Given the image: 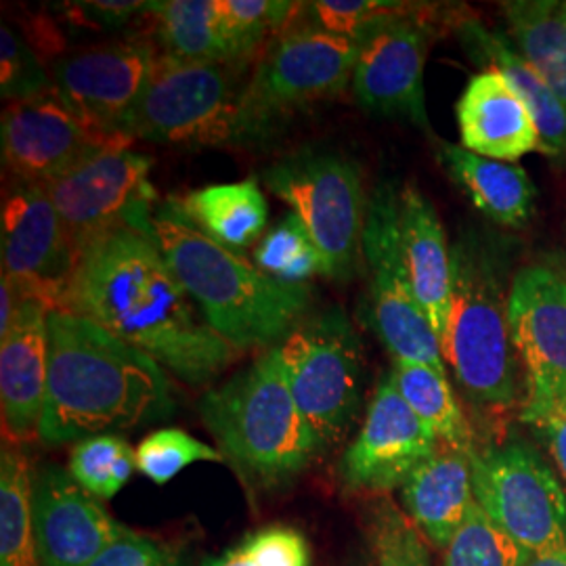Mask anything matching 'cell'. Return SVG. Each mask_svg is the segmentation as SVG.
I'll return each instance as SVG.
<instances>
[{
    "instance_id": "3",
    "label": "cell",
    "mask_w": 566,
    "mask_h": 566,
    "mask_svg": "<svg viewBox=\"0 0 566 566\" xmlns=\"http://www.w3.org/2000/svg\"><path fill=\"white\" fill-rule=\"evenodd\" d=\"M151 235L203 322L242 355L280 346L306 317L308 285L277 282L210 240L175 198L151 212Z\"/></svg>"
},
{
    "instance_id": "16",
    "label": "cell",
    "mask_w": 566,
    "mask_h": 566,
    "mask_svg": "<svg viewBox=\"0 0 566 566\" xmlns=\"http://www.w3.org/2000/svg\"><path fill=\"white\" fill-rule=\"evenodd\" d=\"M441 449V441L405 403L390 374L378 385L364 424L340 460V481L355 491H392Z\"/></svg>"
},
{
    "instance_id": "6",
    "label": "cell",
    "mask_w": 566,
    "mask_h": 566,
    "mask_svg": "<svg viewBox=\"0 0 566 566\" xmlns=\"http://www.w3.org/2000/svg\"><path fill=\"white\" fill-rule=\"evenodd\" d=\"M235 63L160 57L122 137L172 147H256L266 139L252 120Z\"/></svg>"
},
{
    "instance_id": "17",
    "label": "cell",
    "mask_w": 566,
    "mask_h": 566,
    "mask_svg": "<svg viewBox=\"0 0 566 566\" xmlns=\"http://www.w3.org/2000/svg\"><path fill=\"white\" fill-rule=\"evenodd\" d=\"M122 142L128 139L105 137L84 124L57 91L9 103L0 120L2 164L18 181L49 185L93 151Z\"/></svg>"
},
{
    "instance_id": "45",
    "label": "cell",
    "mask_w": 566,
    "mask_h": 566,
    "mask_svg": "<svg viewBox=\"0 0 566 566\" xmlns=\"http://www.w3.org/2000/svg\"><path fill=\"white\" fill-rule=\"evenodd\" d=\"M525 566H566V549L565 552H549V554L528 556Z\"/></svg>"
},
{
    "instance_id": "30",
    "label": "cell",
    "mask_w": 566,
    "mask_h": 566,
    "mask_svg": "<svg viewBox=\"0 0 566 566\" xmlns=\"http://www.w3.org/2000/svg\"><path fill=\"white\" fill-rule=\"evenodd\" d=\"M34 472L15 446L0 451V566H39L34 537Z\"/></svg>"
},
{
    "instance_id": "9",
    "label": "cell",
    "mask_w": 566,
    "mask_h": 566,
    "mask_svg": "<svg viewBox=\"0 0 566 566\" xmlns=\"http://www.w3.org/2000/svg\"><path fill=\"white\" fill-rule=\"evenodd\" d=\"M364 261L369 271V322L395 364L447 374L437 332L416 296L401 245V191L380 185L367 203Z\"/></svg>"
},
{
    "instance_id": "8",
    "label": "cell",
    "mask_w": 566,
    "mask_h": 566,
    "mask_svg": "<svg viewBox=\"0 0 566 566\" xmlns=\"http://www.w3.org/2000/svg\"><path fill=\"white\" fill-rule=\"evenodd\" d=\"M292 395L322 449L343 443L364 395V346L340 306L304 317L280 344Z\"/></svg>"
},
{
    "instance_id": "46",
    "label": "cell",
    "mask_w": 566,
    "mask_h": 566,
    "mask_svg": "<svg viewBox=\"0 0 566 566\" xmlns=\"http://www.w3.org/2000/svg\"><path fill=\"white\" fill-rule=\"evenodd\" d=\"M563 11H565V20H566V2H563Z\"/></svg>"
},
{
    "instance_id": "26",
    "label": "cell",
    "mask_w": 566,
    "mask_h": 566,
    "mask_svg": "<svg viewBox=\"0 0 566 566\" xmlns=\"http://www.w3.org/2000/svg\"><path fill=\"white\" fill-rule=\"evenodd\" d=\"M177 203L203 235L238 254L263 235L269 221V203L256 179L208 185Z\"/></svg>"
},
{
    "instance_id": "41",
    "label": "cell",
    "mask_w": 566,
    "mask_h": 566,
    "mask_svg": "<svg viewBox=\"0 0 566 566\" xmlns=\"http://www.w3.org/2000/svg\"><path fill=\"white\" fill-rule=\"evenodd\" d=\"M88 566H182V563L175 549L126 528Z\"/></svg>"
},
{
    "instance_id": "39",
    "label": "cell",
    "mask_w": 566,
    "mask_h": 566,
    "mask_svg": "<svg viewBox=\"0 0 566 566\" xmlns=\"http://www.w3.org/2000/svg\"><path fill=\"white\" fill-rule=\"evenodd\" d=\"M238 547L245 566H311V546L294 526H264Z\"/></svg>"
},
{
    "instance_id": "11",
    "label": "cell",
    "mask_w": 566,
    "mask_h": 566,
    "mask_svg": "<svg viewBox=\"0 0 566 566\" xmlns=\"http://www.w3.org/2000/svg\"><path fill=\"white\" fill-rule=\"evenodd\" d=\"M479 506L531 556L565 552L566 489L542 453L514 437L470 460Z\"/></svg>"
},
{
    "instance_id": "15",
    "label": "cell",
    "mask_w": 566,
    "mask_h": 566,
    "mask_svg": "<svg viewBox=\"0 0 566 566\" xmlns=\"http://www.w3.org/2000/svg\"><path fill=\"white\" fill-rule=\"evenodd\" d=\"M149 41L107 42L63 55L51 65L55 91L93 130L112 139L137 107L158 65ZM130 142V139H128Z\"/></svg>"
},
{
    "instance_id": "12",
    "label": "cell",
    "mask_w": 566,
    "mask_h": 566,
    "mask_svg": "<svg viewBox=\"0 0 566 566\" xmlns=\"http://www.w3.org/2000/svg\"><path fill=\"white\" fill-rule=\"evenodd\" d=\"M151 166L154 160L128 149V142L114 143L46 185L76 256L105 233L151 212Z\"/></svg>"
},
{
    "instance_id": "28",
    "label": "cell",
    "mask_w": 566,
    "mask_h": 566,
    "mask_svg": "<svg viewBox=\"0 0 566 566\" xmlns=\"http://www.w3.org/2000/svg\"><path fill=\"white\" fill-rule=\"evenodd\" d=\"M514 44L566 107V20L563 2L514 0L504 4Z\"/></svg>"
},
{
    "instance_id": "14",
    "label": "cell",
    "mask_w": 566,
    "mask_h": 566,
    "mask_svg": "<svg viewBox=\"0 0 566 566\" xmlns=\"http://www.w3.org/2000/svg\"><path fill=\"white\" fill-rule=\"evenodd\" d=\"M357 44L359 55L350 82L357 105L371 116L411 122L432 135L426 112L430 36L424 23L405 9L367 25Z\"/></svg>"
},
{
    "instance_id": "21",
    "label": "cell",
    "mask_w": 566,
    "mask_h": 566,
    "mask_svg": "<svg viewBox=\"0 0 566 566\" xmlns=\"http://www.w3.org/2000/svg\"><path fill=\"white\" fill-rule=\"evenodd\" d=\"M455 116L462 147L476 156L518 163L542 147L528 105L497 67H485L465 84Z\"/></svg>"
},
{
    "instance_id": "1",
    "label": "cell",
    "mask_w": 566,
    "mask_h": 566,
    "mask_svg": "<svg viewBox=\"0 0 566 566\" xmlns=\"http://www.w3.org/2000/svg\"><path fill=\"white\" fill-rule=\"evenodd\" d=\"M61 311L86 317L139 348L187 386L210 385L242 357L187 296L149 231L128 224L88 243Z\"/></svg>"
},
{
    "instance_id": "7",
    "label": "cell",
    "mask_w": 566,
    "mask_h": 566,
    "mask_svg": "<svg viewBox=\"0 0 566 566\" xmlns=\"http://www.w3.org/2000/svg\"><path fill=\"white\" fill-rule=\"evenodd\" d=\"M264 185L303 221L325 277L348 282L364 256L367 217L359 166L329 149H301L264 168Z\"/></svg>"
},
{
    "instance_id": "32",
    "label": "cell",
    "mask_w": 566,
    "mask_h": 566,
    "mask_svg": "<svg viewBox=\"0 0 566 566\" xmlns=\"http://www.w3.org/2000/svg\"><path fill=\"white\" fill-rule=\"evenodd\" d=\"M254 264L269 277L290 285H306L311 277L325 275L322 252L294 212L285 214L256 245Z\"/></svg>"
},
{
    "instance_id": "25",
    "label": "cell",
    "mask_w": 566,
    "mask_h": 566,
    "mask_svg": "<svg viewBox=\"0 0 566 566\" xmlns=\"http://www.w3.org/2000/svg\"><path fill=\"white\" fill-rule=\"evenodd\" d=\"M460 36L474 60L485 61L486 67L504 72L521 93L539 130V151L549 156L566 154V107L518 49L512 46L504 34L486 30L479 21H462Z\"/></svg>"
},
{
    "instance_id": "18",
    "label": "cell",
    "mask_w": 566,
    "mask_h": 566,
    "mask_svg": "<svg viewBox=\"0 0 566 566\" xmlns=\"http://www.w3.org/2000/svg\"><path fill=\"white\" fill-rule=\"evenodd\" d=\"M510 332L525 367V399L566 395V273L521 269L507 290Z\"/></svg>"
},
{
    "instance_id": "43",
    "label": "cell",
    "mask_w": 566,
    "mask_h": 566,
    "mask_svg": "<svg viewBox=\"0 0 566 566\" xmlns=\"http://www.w3.org/2000/svg\"><path fill=\"white\" fill-rule=\"evenodd\" d=\"M21 303H23V294H21L20 287L9 275L2 273V280H0V338L9 332V327L20 311Z\"/></svg>"
},
{
    "instance_id": "36",
    "label": "cell",
    "mask_w": 566,
    "mask_h": 566,
    "mask_svg": "<svg viewBox=\"0 0 566 566\" xmlns=\"http://www.w3.org/2000/svg\"><path fill=\"white\" fill-rule=\"evenodd\" d=\"M51 72L42 65L32 42L13 25L0 28V95L4 102H25L53 93Z\"/></svg>"
},
{
    "instance_id": "34",
    "label": "cell",
    "mask_w": 566,
    "mask_h": 566,
    "mask_svg": "<svg viewBox=\"0 0 566 566\" xmlns=\"http://www.w3.org/2000/svg\"><path fill=\"white\" fill-rule=\"evenodd\" d=\"M528 556L476 502L447 544L443 566H525Z\"/></svg>"
},
{
    "instance_id": "29",
    "label": "cell",
    "mask_w": 566,
    "mask_h": 566,
    "mask_svg": "<svg viewBox=\"0 0 566 566\" xmlns=\"http://www.w3.org/2000/svg\"><path fill=\"white\" fill-rule=\"evenodd\" d=\"M163 57L185 63H231L217 0L149 2Z\"/></svg>"
},
{
    "instance_id": "13",
    "label": "cell",
    "mask_w": 566,
    "mask_h": 566,
    "mask_svg": "<svg viewBox=\"0 0 566 566\" xmlns=\"http://www.w3.org/2000/svg\"><path fill=\"white\" fill-rule=\"evenodd\" d=\"M0 252L2 273L23 298L61 308L78 256L46 185L11 179L4 187Z\"/></svg>"
},
{
    "instance_id": "4",
    "label": "cell",
    "mask_w": 566,
    "mask_h": 566,
    "mask_svg": "<svg viewBox=\"0 0 566 566\" xmlns=\"http://www.w3.org/2000/svg\"><path fill=\"white\" fill-rule=\"evenodd\" d=\"M200 416L224 460L261 489L292 483L324 451L292 395L280 346L210 388Z\"/></svg>"
},
{
    "instance_id": "20",
    "label": "cell",
    "mask_w": 566,
    "mask_h": 566,
    "mask_svg": "<svg viewBox=\"0 0 566 566\" xmlns=\"http://www.w3.org/2000/svg\"><path fill=\"white\" fill-rule=\"evenodd\" d=\"M49 385V308L23 298L0 338L2 430L11 443L39 439Z\"/></svg>"
},
{
    "instance_id": "23",
    "label": "cell",
    "mask_w": 566,
    "mask_h": 566,
    "mask_svg": "<svg viewBox=\"0 0 566 566\" xmlns=\"http://www.w3.org/2000/svg\"><path fill=\"white\" fill-rule=\"evenodd\" d=\"M401 500L416 528L446 549L476 504L470 458L449 447L439 449L405 481Z\"/></svg>"
},
{
    "instance_id": "33",
    "label": "cell",
    "mask_w": 566,
    "mask_h": 566,
    "mask_svg": "<svg viewBox=\"0 0 566 566\" xmlns=\"http://www.w3.org/2000/svg\"><path fill=\"white\" fill-rule=\"evenodd\" d=\"M137 470V449L118 434L84 439L70 451L67 472L99 502L112 500Z\"/></svg>"
},
{
    "instance_id": "38",
    "label": "cell",
    "mask_w": 566,
    "mask_h": 566,
    "mask_svg": "<svg viewBox=\"0 0 566 566\" xmlns=\"http://www.w3.org/2000/svg\"><path fill=\"white\" fill-rule=\"evenodd\" d=\"M308 7L322 30L355 42L374 21L405 11L401 2L386 0H317Z\"/></svg>"
},
{
    "instance_id": "24",
    "label": "cell",
    "mask_w": 566,
    "mask_h": 566,
    "mask_svg": "<svg viewBox=\"0 0 566 566\" xmlns=\"http://www.w3.org/2000/svg\"><path fill=\"white\" fill-rule=\"evenodd\" d=\"M437 156L486 219L506 227L531 219L537 193L521 164L483 158L449 142H437Z\"/></svg>"
},
{
    "instance_id": "35",
    "label": "cell",
    "mask_w": 566,
    "mask_h": 566,
    "mask_svg": "<svg viewBox=\"0 0 566 566\" xmlns=\"http://www.w3.org/2000/svg\"><path fill=\"white\" fill-rule=\"evenodd\" d=\"M198 462L223 464L224 455L181 428L156 430L137 447V470L154 485H168L185 468Z\"/></svg>"
},
{
    "instance_id": "37",
    "label": "cell",
    "mask_w": 566,
    "mask_h": 566,
    "mask_svg": "<svg viewBox=\"0 0 566 566\" xmlns=\"http://www.w3.org/2000/svg\"><path fill=\"white\" fill-rule=\"evenodd\" d=\"M369 547L376 566H432L420 531L390 504H380L371 514Z\"/></svg>"
},
{
    "instance_id": "19",
    "label": "cell",
    "mask_w": 566,
    "mask_h": 566,
    "mask_svg": "<svg viewBox=\"0 0 566 566\" xmlns=\"http://www.w3.org/2000/svg\"><path fill=\"white\" fill-rule=\"evenodd\" d=\"M32 512L39 566H88L126 531L57 465L34 472Z\"/></svg>"
},
{
    "instance_id": "5",
    "label": "cell",
    "mask_w": 566,
    "mask_h": 566,
    "mask_svg": "<svg viewBox=\"0 0 566 566\" xmlns=\"http://www.w3.org/2000/svg\"><path fill=\"white\" fill-rule=\"evenodd\" d=\"M451 308L441 343L468 401L500 416L518 401V353L510 332L507 292L497 264L479 242L460 240L451 248Z\"/></svg>"
},
{
    "instance_id": "44",
    "label": "cell",
    "mask_w": 566,
    "mask_h": 566,
    "mask_svg": "<svg viewBox=\"0 0 566 566\" xmlns=\"http://www.w3.org/2000/svg\"><path fill=\"white\" fill-rule=\"evenodd\" d=\"M202 566H245V560H243L240 547L235 546L224 549L223 554H219V556L203 560Z\"/></svg>"
},
{
    "instance_id": "27",
    "label": "cell",
    "mask_w": 566,
    "mask_h": 566,
    "mask_svg": "<svg viewBox=\"0 0 566 566\" xmlns=\"http://www.w3.org/2000/svg\"><path fill=\"white\" fill-rule=\"evenodd\" d=\"M390 378L399 388L405 403L441 441V446L474 458V432L468 424L458 397L447 380V374L428 365L395 364Z\"/></svg>"
},
{
    "instance_id": "40",
    "label": "cell",
    "mask_w": 566,
    "mask_h": 566,
    "mask_svg": "<svg viewBox=\"0 0 566 566\" xmlns=\"http://www.w3.org/2000/svg\"><path fill=\"white\" fill-rule=\"evenodd\" d=\"M521 420L546 447L566 485V395L549 399H525Z\"/></svg>"
},
{
    "instance_id": "2",
    "label": "cell",
    "mask_w": 566,
    "mask_h": 566,
    "mask_svg": "<svg viewBox=\"0 0 566 566\" xmlns=\"http://www.w3.org/2000/svg\"><path fill=\"white\" fill-rule=\"evenodd\" d=\"M175 409L163 365L86 317L49 311V385L39 428L44 446L163 422Z\"/></svg>"
},
{
    "instance_id": "22",
    "label": "cell",
    "mask_w": 566,
    "mask_h": 566,
    "mask_svg": "<svg viewBox=\"0 0 566 566\" xmlns=\"http://www.w3.org/2000/svg\"><path fill=\"white\" fill-rule=\"evenodd\" d=\"M401 245L416 296L443 343L453 282L451 250L434 206L411 182L401 191Z\"/></svg>"
},
{
    "instance_id": "10",
    "label": "cell",
    "mask_w": 566,
    "mask_h": 566,
    "mask_svg": "<svg viewBox=\"0 0 566 566\" xmlns=\"http://www.w3.org/2000/svg\"><path fill=\"white\" fill-rule=\"evenodd\" d=\"M359 44L319 25L283 30L256 63L245 102L254 124L271 142L296 112L340 97L353 82Z\"/></svg>"
},
{
    "instance_id": "31",
    "label": "cell",
    "mask_w": 566,
    "mask_h": 566,
    "mask_svg": "<svg viewBox=\"0 0 566 566\" xmlns=\"http://www.w3.org/2000/svg\"><path fill=\"white\" fill-rule=\"evenodd\" d=\"M298 7L287 0H217L229 61L243 67L269 36L282 34Z\"/></svg>"
},
{
    "instance_id": "42",
    "label": "cell",
    "mask_w": 566,
    "mask_h": 566,
    "mask_svg": "<svg viewBox=\"0 0 566 566\" xmlns=\"http://www.w3.org/2000/svg\"><path fill=\"white\" fill-rule=\"evenodd\" d=\"M72 13L78 15L86 25H97L107 30H118L135 20L139 13H149V2H72Z\"/></svg>"
}]
</instances>
